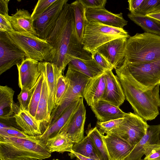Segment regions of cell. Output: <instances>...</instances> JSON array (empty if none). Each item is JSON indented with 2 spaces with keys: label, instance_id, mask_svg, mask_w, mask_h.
<instances>
[{
  "label": "cell",
  "instance_id": "6da1fadb",
  "mask_svg": "<svg viewBox=\"0 0 160 160\" xmlns=\"http://www.w3.org/2000/svg\"><path fill=\"white\" fill-rule=\"evenodd\" d=\"M45 40L55 51L51 62L62 73L73 57L86 60L92 58V54L84 49L78 36L73 11L68 3Z\"/></svg>",
  "mask_w": 160,
  "mask_h": 160
},
{
  "label": "cell",
  "instance_id": "7a4b0ae2",
  "mask_svg": "<svg viewBox=\"0 0 160 160\" xmlns=\"http://www.w3.org/2000/svg\"><path fill=\"white\" fill-rule=\"evenodd\" d=\"M115 71L125 99L131 105L134 113L146 121L155 119L159 114L160 84L144 91L136 86L122 65Z\"/></svg>",
  "mask_w": 160,
  "mask_h": 160
},
{
  "label": "cell",
  "instance_id": "3957f363",
  "mask_svg": "<svg viewBox=\"0 0 160 160\" xmlns=\"http://www.w3.org/2000/svg\"><path fill=\"white\" fill-rule=\"evenodd\" d=\"M46 143L37 138H17L0 135V160L34 158L42 160L51 157Z\"/></svg>",
  "mask_w": 160,
  "mask_h": 160
},
{
  "label": "cell",
  "instance_id": "277c9868",
  "mask_svg": "<svg viewBox=\"0 0 160 160\" xmlns=\"http://www.w3.org/2000/svg\"><path fill=\"white\" fill-rule=\"evenodd\" d=\"M124 61L130 63L147 62L160 58V36L144 32L128 39Z\"/></svg>",
  "mask_w": 160,
  "mask_h": 160
},
{
  "label": "cell",
  "instance_id": "5b68a950",
  "mask_svg": "<svg viewBox=\"0 0 160 160\" xmlns=\"http://www.w3.org/2000/svg\"><path fill=\"white\" fill-rule=\"evenodd\" d=\"M6 33L11 41L26 54L27 58L39 62H52L55 51L46 40L28 33Z\"/></svg>",
  "mask_w": 160,
  "mask_h": 160
},
{
  "label": "cell",
  "instance_id": "8992f818",
  "mask_svg": "<svg viewBox=\"0 0 160 160\" xmlns=\"http://www.w3.org/2000/svg\"><path fill=\"white\" fill-rule=\"evenodd\" d=\"M130 37L123 29L91 20L86 22L82 43L84 49L92 54L98 47L108 42L120 38Z\"/></svg>",
  "mask_w": 160,
  "mask_h": 160
},
{
  "label": "cell",
  "instance_id": "52a82bcc",
  "mask_svg": "<svg viewBox=\"0 0 160 160\" xmlns=\"http://www.w3.org/2000/svg\"><path fill=\"white\" fill-rule=\"evenodd\" d=\"M122 64L136 86L142 90L151 89L160 84V58L140 63L124 61Z\"/></svg>",
  "mask_w": 160,
  "mask_h": 160
},
{
  "label": "cell",
  "instance_id": "ba28073f",
  "mask_svg": "<svg viewBox=\"0 0 160 160\" xmlns=\"http://www.w3.org/2000/svg\"><path fill=\"white\" fill-rule=\"evenodd\" d=\"M65 76L69 81L68 88L58 105L52 111L47 127L53 123L71 103L84 97L86 87L91 79L69 67Z\"/></svg>",
  "mask_w": 160,
  "mask_h": 160
},
{
  "label": "cell",
  "instance_id": "9c48e42d",
  "mask_svg": "<svg viewBox=\"0 0 160 160\" xmlns=\"http://www.w3.org/2000/svg\"><path fill=\"white\" fill-rule=\"evenodd\" d=\"M148 126L147 121L134 113L129 112L124 122L109 133L118 137L134 148L146 135Z\"/></svg>",
  "mask_w": 160,
  "mask_h": 160
},
{
  "label": "cell",
  "instance_id": "30bf717a",
  "mask_svg": "<svg viewBox=\"0 0 160 160\" xmlns=\"http://www.w3.org/2000/svg\"><path fill=\"white\" fill-rule=\"evenodd\" d=\"M26 58V54L11 41L6 32L0 31V75Z\"/></svg>",
  "mask_w": 160,
  "mask_h": 160
},
{
  "label": "cell",
  "instance_id": "8fae6325",
  "mask_svg": "<svg viewBox=\"0 0 160 160\" xmlns=\"http://www.w3.org/2000/svg\"><path fill=\"white\" fill-rule=\"evenodd\" d=\"M68 0H57L44 12L33 20L37 36L45 39L58 18Z\"/></svg>",
  "mask_w": 160,
  "mask_h": 160
},
{
  "label": "cell",
  "instance_id": "7c38bea8",
  "mask_svg": "<svg viewBox=\"0 0 160 160\" xmlns=\"http://www.w3.org/2000/svg\"><path fill=\"white\" fill-rule=\"evenodd\" d=\"M129 37L115 39L98 47L95 51L101 54L115 70L122 64L127 40Z\"/></svg>",
  "mask_w": 160,
  "mask_h": 160
},
{
  "label": "cell",
  "instance_id": "4fadbf2b",
  "mask_svg": "<svg viewBox=\"0 0 160 160\" xmlns=\"http://www.w3.org/2000/svg\"><path fill=\"white\" fill-rule=\"evenodd\" d=\"M83 99V97L80 98L77 108L61 132L66 133L74 144L80 142L84 137V131L86 110Z\"/></svg>",
  "mask_w": 160,
  "mask_h": 160
},
{
  "label": "cell",
  "instance_id": "5bb4252c",
  "mask_svg": "<svg viewBox=\"0 0 160 160\" xmlns=\"http://www.w3.org/2000/svg\"><path fill=\"white\" fill-rule=\"evenodd\" d=\"M39 62L26 58L16 65L18 72V86L21 90H30L35 86L42 73Z\"/></svg>",
  "mask_w": 160,
  "mask_h": 160
},
{
  "label": "cell",
  "instance_id": "9a60e30c",
  "mask_svg": "<svg viewBox=\"0 0 160 160\" xmlns=\"http://www.w3.org/2000/svg\"><path fill=\"white\" fill-rule=\"evenodd\" d=\"M104 74L106 88L101 100L106 101L119 108L125 99L120 82L112 70L105 71Z\"/></svg>",
  "mask_w": 160,
  "mask_h": 160
},
{
  "label": "cell",
  "instance_id": "2e32d148",
  "mask_svg": "<svg viewBox=\"0 0 160 160\" xmlns=\"http://www.w3.org/2000/svg\"><path fill=\"white\" fill-rule=\"evenodd\" d=\"M86 16L87 21L94 20L105 25L120 29H123L128 23L122 13L114 14L104 8H86Z\"/></svg>",
  "mask_w": 160,
  "mask_h": 160
},
{
  "label": "cell",
  "instance_id": "e0dca14e",
  "mask_svg": "<svg viewBox=\"0 0 160 160\" xmlns=\"http://www.w3.org/2000/svg\"><path fill=\"white\" fill-rule=\"evenodd\" d=\"M39 67L44 75L48 90V111L50 116L56 108L55 96L58 77L62 73L53 63L49 62H39Z\"/></svg>",
  "mask_w": 160,
  "mask_h": 160
},
{
  "label": "cell",
  "instance_id": "ac0fdd59",
  "mask_svg": "<svg viewBox=\"0 0 160 160\" xmlns=\"http://www.w3.org/2000/svg\"><path fill=\"white\" fill-rule=\"evenodd\" d=\"M80 99L71 103L53 123L46 128L41 135L36 136L37 138L45 143L48 139L59 134L67 124L77 108Z\"/></svg>",
  "mask_w": 160,
  "mask_h": 160
},
{
  "label": "cell",
  "instance_id": "d6986e66",
  "mask_svg": "<svg viewBox=\"0 0 160 160\" xmlns=\"http://www.w3.org/2000/svg\"><path fill=\"white\" fill-rule=\"evenodd\" d=\"M103 138L111 160H125L133 148L125 141L109 133Z\"/></svg>",
  "mask_w": 160,
  "mask_h": 160
},
{
  "label": "cell",
  "instance_id": "ffe728a7",
  "mask_svg": "<svg viewBox=\"0 0 160 160\" xmlns=\"http://www.w3.org/2000/svg\"><path fill=\"white\" fill-rule=\"evenodd\" d=\"M160 124L149 125L146 134L133 148L125 160H139L144 155L146 148L152 144L160 143L158 135Z\"/></svg>",
  "mask_w": 160,
  "mask_h": 160
},
{
  "label": "cell",
  "instance_id": "44dd1931",
  "mask_svg": "<svg viewBox=\"0 0 160 160\" xmlns=\"http://www.w3.org/2000/svg\"><path fill=\"white\" fill-rule=\"evenodd\" d=\"M6 18L15 32L28 33L38 36L31 14L28 10L17 8L14 14Z\"/></svg>",
  "mask_w": 160,
  "mask_h": 160
},
{
  "label": "cell",
  "instance_id": "7402d4cb",
  "mask_svg": "<svg viewBox=\"0 0 160 160\" xmlns=\"http://www.w3.org/2000/svg\"><path fill=\"white\" fill-rule=\"evenodd\" d=\"M90 107L98 120L101 122L124 118L128 114L119 107L103 100L99 101Z\"/></svg>",
  "mask_w": 160,
  "mask_h": 160
},
{
  "label": "cell",
  "instance_id": "603a6c76",
  "mask_svg": "<svg viewBox=\"0 0 160 160\" xmlns=\"http://www.w3.org/2000/svg\"><path fill=\"white\" fill-rule=\"evenodd\" d=\"M105 88L104 72L91 79L86 87L83 97L88 106L91 107L101 100Z\"/></svg>",
  "mask_w": 160,
  "mask_h": 160
},
{
  "label": "cell",
  "instance_id": "cb8c5ba5",
  "mask_svg": "<svg viewBox=\"0 0 160 160\" xmlns=\"http://www.w3.org/2000/svg\"><path fill=\"white\" fill-rule=\"evenodd\" d=\"M14 91L7 86H0V118L8 120L20 110L13 100Z\"/></svg>",
  "mask_w": 160,
  "mask_h": 160
},
{
  "label": "cell",
  "instance_id": "d4e9b609",
  "mask_svg": "<svg viewBox=\"0 0 160 160\" xmlns=\"http://www.w3.org/2000/svg\"><path fill=\"white\" fill-rule=\"evenodd\" d=\"M13 117L17 125L27 135L36 137L42 134L41 124L28 111L20 108Z\"/></svg>",
  "mask_w": 160,
  "mask_h": 160
},
{
  "label": "cell",
  "instance_id": "484cf974",
  "mask_svg": "<svg viewBox=\"0 0 160 160\" xmlns=\"http://www.w3.org/2000/svg\"><path fill=\"white\" fill-rule=\"evenodd\" d=\"M68 65V67L91 78L101 74L105 71L92 58L86 60L73 57V59Z\"/></svg>",
  "mask_w": 160,
  "mask_h": 160
},
{
  "label": "cell",
  "instance_id": "4316f807",
  "mask_svg": "<svg viewBox=\"0 0 160 160\" xmlns=\"http://www.w3.org/2000/svg\"><path fill=\"white\" fill-rule=\"evenodd\" d=\"M46 145L51 152L63 153L66 152H71L74 143L67 133L62 132L54 137L48 139Z\"/></svg>",
  "mask_w": 160,
  "mask_h": 160
},
{
  "label": "cell",
  "instance_id": "83f0119b",
  "mask_svg": "<svg viewBox=\"0 0 160 160\" xmlns=\"http://www.w3.org/2000/svg\"><path fill=\"white\" fill-rule=\"evenodd\" d=\"M128 16L145 32L160 36V22L146 15L136 13H129Z\"/></svg>",
  "mask_w": 160,
  "mask_h": 160
},
{
  "label": "cell",
  "instance_id": "f1b7e54d",
  "mask_svg": "<svg viewBox=\"0 0 160 160\" xmlns=\"http://www.w3.org/2000/svg\"><path fill=\"white\" fill-rule=\"evenodd\" d=\"M42 74H43V73ZM43 75L44 79L41 96L35 118L40 124L42 123H45L48 124L50 118V116L48 111V90L45 77L43 74Z\"/></svg>",
  "mask_w": 160,
  "mask_h": 160
},
{
  "label": "cell",
  "instance_id": "f546056e",
  "mask_svg": "<svg viewBox=\"0 0 160 160\" xmlns=\"http://www.w3.org/2000/svg\"><path fill=\"white\" fill-rule=\"evenodd\" d=\"M92 142L100 160H111L105 143L103 135L96 127L88 129L86 132Z\"/></svg>",
  "mask_w": 160,
  "mask_h": 160
},
{
  "label": "cell",
  "instance_id": "4dcf8cb0",
  "mask_svg": "<svg viewBox=\"0 0 160 160\" xmlns=\"http://www.w3.org/2000/svg\"><path fill=\"white\" fill-rule=\"evenodd\" d=\"M70 4L73 11L76 31L79 39L82 42L87 21L86 16V8L80 0L75 1Z\"/></svg>",
  "mask_w": 160,
  "mask_h": 160
},
{
  "label": "cell",
  "instance_id": "1f68e13d",
  "mask_svg": "<svg viewBox=\"0 0 160 160\" xmlns=\"http://www.w3.org/2000/svg\"><path fill=\"white\" fill-rule=\"evenodd\" d=\"M73 152L83 156L100 160L90 137L87 135L80 142L74 144Z\"/></svg>",
  "mask_w": 160,
  "mask_h": 160
},
{
  "label": "cell",
  "instance_id": "d6a6232c",
  "mask_svg": "<svg viewBox=\"0 0 160 160\" xmlns=\"http://www.w3.org/2000/svg\"><path fill=\"white\" fill-rule=\"evenodd\" d=\"M43 79L44 76L42 72L34 86V89L28 108V112L34 118L36 116L38 106L41 96Z\"/></svg>",
  "mask_w": 160,
  "mask_h": 160
},
{
  "label": "cell",
  "instance_id": "836d02e7",
  "mask_svg": "<svg viewBox=\"0 0 160 160\" xmlns=\"http://www.w3.org/2000/svg\"><path fill=\"white\" fill-rule=\"evenodd\" d=\"M69 85V81L62 74L58 78L57 82L55 96V104L56 107L58 105L66 93Z\"/></svg>",
  "mask_w": 160,
  "mask_h": 160
},
{
  "label": "cell",
  "instance_id": "e575fe53",
  "mask_svg": "<svg viewBox=\"0 0 160 160\" xmlns=\"http://www.w3.org/2000/svg\"><path fill=\"white\" fill-rule=\"evenodd\" d=\"M0 135L28 139L32 138L35 137L28 135L22 131L13 127L6 126L1 122H0Z\"/></svg>",
  "mask_w": 160,
  "mask_h": 160
},
{
  "label": "cell",
  "instance_id": "d590c367",
  "mask_svg": "<svg viewBox=\"0 0 160 160\" xmlns=\"http://www.w3.org/2000/svg\"><path fill=\"white\" fill-rule=\"evenodd\" d=\"M126 117L124 118L111 120L105 122H101L98 121L97 122L96 127L103 135H104L105 134H107L112 129L124 122L126 119Z\"/></svg>",
  "mask_w": 160,
  "mask_h": 160
},
{
  "label": "cell",
  "instance_id": "8d00e7d4",
  "mask_svg": "<svg viewBox=\"0 0 160 160\" xmlns=\"http://www.w3.org/2000/svg\"><path fill=\"white\" fill-rule=\"evenodd\" d=\"M160 9V0H144L136 14L143 16Z\"/></svg>",
  "mask_w": 160,
  "mask_h": 160
},
{
  "label": "cell",
  "instance_id": "74e56055",
  "mask_svg": "<svg viewBox=\"0 0 160 160\" xmlns=\"http://www.w3.org/2000/svg\"><path fill=\"white\" fill-rule=\"evenodd\" d=\"M34 86L31 89H22L18 96V99L20 104V108L28 111Z\"/></svg>",
  "mask_w": 160,
  "mask_h": 160
},
{
  "label": "cell",
  "instance_id": "f35d334b",
  "mask_svg": "<svg viewBox=\"0 0 160 160\" xmlns=\"http://www.w3.org/2000/svg\"><path fill=\"white\" fill-rule=\"evenodd\" d=\"M57 0H39L31 14L33 20L44 12Z\"/></svg>",
  "mask_w": 160,
  "mask_h": 160
},
{
  "label": "cell",
  "instance_id": "ab89813d",
  "mask_svg": "<svg viewBox=\"0 0 160 160\" xmlns=\"http://www.w3.org/2000/svg\"><path fill=\"white\" fill-rule=\"evenodd\" d=\"M144 159L146 160H160V143L150 145L145 149Z\"/></svg>",
  "mask_w": 160,
  "mask_h": 160
},
{
  "label": "cell",
  "instance_id": "60d3db41",
  "mask_svg": "<svg viewBox=\"0 0 160 160\" xmlns=\"http://www.w3.org/2000/svg\"><path fill=\"white\" fill-rule=\"evenodd\" d=\"M92 55V58L105 71L112 70L114 69L112 65L106 59L98 52L96 50L94 51Z\"/></svg>",
  "mask_w": 160,
  "mask_h": 160
},
{
  "label": "cell",
  "instance_id": "b9f144b4",
  "mask_svg": "<svg viewBox=\"0 0 160 160\" xmlns=\"http://www.w3.org/2000/svg\"><path fill=\"white\" fill-rule=\"evenodd\" d=\"M86 8H105L106 0H80Z\"/></svg>",
  "mask_w": 160,
  "mask_h": 160
},
{
  "label": "cell",
  "instance_id": "7bdbcfd3",
  "mask_svg": "<svg viewBox=\"0 0 160 160\" xmlns=\"http://www.w3.org/2000/svg\"><path fill=\"white\" fill-rule=\"evenodd\" d=\"M0 31L10 32H14L6 17L1 14H0Z\"/></svg>",
  "mask_w": 160,
  "mask_h": 160
},
{
  "label": "cell",
  "instance_id": "ee69618b",
  "mask_svg": "<svg viewBox=\"0 0 160 160\" xmlns=\"http://www.w3.org/2000/svg\"><path fill=\"white\" fill-rule=\"evenodd\" d=\"M144 0H129L128 9L130 13H137Z\"/></svg>",
  "mask_w": 160,
  "mask_h": 160
},
{
  "label": "cell",
  "instance_id": "f6af8a7d",
  "mask_svg": "<svg viewBox=\"0 0 160 160\" xmlns=\"http://www.w3.org/2000/svg\"><path fill=\"white\" fill-rule=\"evenodd\" d=\"M9 0H0V14L6 18L9 16L8 3Z\"/></svg>",
  "mask_w": 160,
  "mask_h": 160
},
{
  "label": "cell",
  "instance_id": "bcb514c9",
  "mask_svg": "<svg viewBox=\"0 0 160 160\" xmlns=\"http://www.w3.org/2000/svg\"><path fill=\"white\" fill-rule=\"evenodd\" d=\"M68 155L71 159L76 157L79 160H97L83 156L73 151L68 153Z\"/></svg>",
  "mask_w": 160,
  "mask_h": 160
},
{
  "label": "cell",
  "instance_id": "7dc6e473",
  "mask_svg": "<svg viewBox=\"0 0 160 160\" xmlns=\"http://www.w3.org/2000/svg\"><path fill=\"white\" fill-rule=\"evenodd\" d=\"M146 16L160 22V9L152 12Z\"/></svg>",
  "mask_w": 160,
  "mask_h": 160
},
{
  "label": "cell",
  "instance_id": "c3c4849f",
  "mask_svg": "<svg viewBox=\"0 0 160 160\" xmlns=\"http://www.w3.org/2000/svg\"><path fill=\"white\" fill-rule=\"evenodd\" d=\"M21 160H38V159L34 158H28L24 159Z\"/></svg>",
  "mask_w": 160,
  "mask_h": 160
},
{
  "label": "cell",
  "instance_id": "681fc988",
  "mask_svg": "<svg viewBox=\"0 0 160 160\" xmlns=\"http://www.w3.org/2000/svg\"><path fill=\"white\" fill-rule=\"evenodd\" d=\"M158 137H159V140L160 142V130L159 133Z\"/></svg>",
  "mask_w": 160,
  "mask_h": 160
},
{
  "label": "cell",
  "instance_id": "f907efd6",
  "mask_svg": "<svg viewBox=\"0 0 160 160\" xmlns=\"http://www.w3.org/2000/svg\"><path fill=\"white\" fill-rule=\"evenodd\" d=\"M145 160V159H140V160Z\"/></svg>",
  "mask_w": 160,
  "mask_h": 160
},
{
  "label": "cell",
  "instance_id": "816d5d0a",
  "mask_svg": "<svg viewBox=\"0 0 160 160\" xmlns=\"http://www.w3.org/2000/svg\"><path fill=\"white\" fill-rule=\"evenodd\" d=\"M77 160H79L77 158Z\"/></svg>",
  "mask_w": 160,
  "mask_h": 160
}]
</instances>
